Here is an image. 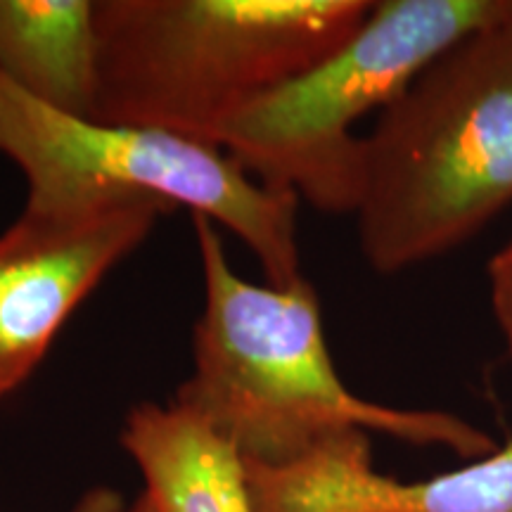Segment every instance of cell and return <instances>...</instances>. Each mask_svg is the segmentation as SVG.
<instances>
[{"instance_id":"1","label":"cell","mask_w":512,"mask_h":512,"mask_svg":"<svg viewBox=\"0 0 512 512\" xmlns=\"http://www.w3.org/2000/svg\"><path fill=\"white\" fill-rule=\"evenodd\" d=\"M204 306L195 325L192 375L178 406L207 420L245 463L285 465L344 430H373L460 458L496 451L489 434L441 411H403L356 396L339 377L323 335L318 294L254 285L230 266L219 228L192 216Z\"/></svg>"},{"instance_id":"2","label":"cell","mask_w":512,"mask_h":512,"mask_svg":"<svg viewBox=\"0 0 512 512\" xmlns=\"http://www.w3.org/2000/svg\"><path fill=\"white\" fill-rule=\"evenodd\" d=\"M510 202L512 5L434 57L363 138L358 245L375 273H401Z\"/></svg>"},{"instance_id":"3","label":"cell","mask_w":512,"mask_h":512,"mask_svg":"<svg viewBox=\"0 0 512 512\" xmlns=\"http://www.w3.org/2000/svg\"><path fill=\"white\" fill-rule=\"evenodd\" d=\"M370 0H95L93 121L219 147L242 107L342 48Z\"/></svg>"},{"instance_id":"4","label":"cell","mask_w":512,"mask_h":512,"mask_svg":"<svg viewBox=\"0 0 512 512\" xmlns=\"http://www.w3.org/2000/svg\"><path fill=\"white\" fill-rule=\"evenodd\" d=\"M510 5L380 0L342 48L242 107L219 147L268 190L328 214H354L363 138L351 128L368 112H382L434 57Z\"/></svg>"},{"instance_id":"5","label":"cell","mask_w":512,"mask_h":512,"mask_svg":"<svg viewBox=\"0 0 512 512\" xmlns=\"http://www.w3.org/2000/svg\"><path fill=\"white\" fill-rule=\"evenodd\" d=\"M0 152L27 178L24 209L150 197L228 228L259 261L266 285L285 290L304 278L299 200L264 188L221 147L155 128L72 117L0 76Z\"/></svg>"},{"instance_id":"6","label":"cell","mask_w":512,"mask_h":512,"mask_svg":"<svg viewBox=\"0 0 512 512\" xmlns=\"http://www.w3.org/2000/svg\"><path fill=\"white\" fill-rule=\"evenodd\" d=\"M169 211L150 197L24 209L0 235V399L34 375L62 325Z\"/></svg>"},{"instance_id":"7","label":"cell","mask_w":512,"mask_h":512,"mask_svg":"<svg viewBox=\"0 0 512 512\" xmlns=\"http://www.w3.org/2000/svg\"><path fill=\"white\" fill-rule=\"evenodd\" d=\"M245 470L256 512H512V439L418 482L380 475L366 430L332 434L285 465Z\"/></svg>"},{"instance_id":"8","label":"cell","mask_w":512,"mask_h":512,"mask_svg":"<svg viewBox=\"0 0 512 512\" xmlns=\"http://www.w3.org/2000/svg\"><path fill=\"white\" fill-rule=\"evenodd\" d=\"M121 444L157 512H256L245 460L188 408L140 403L126 415Z\"/></svg>"},{"instance_id":"9","label":"cell","mask_w":512,"mask_h":512,"mask_svg":"<svg viewBox=\"0 0 512 512\" xmlns=\"http://www.w3.org/2000/svg\"><path fill=\"white\" fill-rule=\"evenodd\" d=\"M0 76L57 112L91 119L95 0H0Z\"/></svg>"},{"instance_id":"10","label":"cell","mask_w":512,"mask_h":512,"mask_svg":"<svg viewBox=\"0 0 512 512\" xmlns=\"http://www.w3.org/2000/svg\"><path fill=\"white\" fill-rule=\"evenodd\" d=\"M489 292L491 309L501 328L505 349L512 361V240L491 256L489 261Z\"/></svg>"},{"instance_id":"11","label":"cell","mask_w":512,"mask_h":512,"mask_svg":"<svg viewBox=\"0 0 512 512\" xmlns=\"http://www.w3.org/2000/svg\"><path fill=\"white\" fill-rule=\"evenodd\" d=\"M72 512H126V505L117 491L110 489V486H98V489H91L88 494H83Z\"/></svg>"},{"instance_id":"12","label":"cell","mask_w":512,"mask_h":512,"mask_svg":"<svg viewBox=\"0 0 512 512\" xmlns=\"http://www.w3.org/2000/svg\"><path fill=\"white\" fill-rule=\"evenodd\" d=\"M126 512H157V510H155V505H152V501H150V498H147V496L143 494V496H140V498H138V501H136V503H133V505H131V508H128Z\"/></svg>"}]
</instances>
